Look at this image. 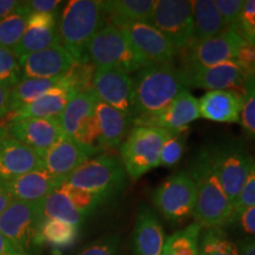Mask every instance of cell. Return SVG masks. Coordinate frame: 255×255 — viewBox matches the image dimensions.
Wrapping results in <instances>:
<instances>
[{
	"mask_svg": "<svg viewBox=\"0 0 255 255\" xmlns=\"http://www.w3.org/2000/svg\"><path fill=\"white\" fill-rule=\"evenodd\" d=\"M132 81L131 122L158 113L190 87L187 75L174 62L145 65Z\"/></svg>",
	"mask_w": 255,
	"mask_h": 255,
	"instance_id": "obj_1",
	"label": "cell"
},
{
	"mask_svg": "<svg viewBox=\"0 0 255 255\" xmlns=\"http://www.w3.org/2000/svg\"><path fill=\"white\" fill-rule=\"evenodd\" d=\"M188 171L196 186L197 197L193 216L197 225L205 228L227 226L234 214V207L216 177L209 150H200Z\"/></svg>",
	"mask_w": 255,
	"mask_h": 255,
	"instance_id": "obj_2",
	"label": "cell"
},
{
	"mask_svg": "<svg viewBox=\"0 0 255 255\" xmlns=\"http://www.w3.org/2000/svg\"><path fill=\"white\" fill-rule=\"evenodd\" d=\"M107 25L102 1L70 0L58 24L59 43L76 62H89L87 47L92 37Z\"/></svg>",
	"mask_w": 255,
	"mask_h": 255,
	"instance_id": "obj_3",
	"label": "cell"
},
{
	"mask_svg": "<svg viewBox=\"0 0 255 255\" xmlns=\"http://www.w3.org/2000/svg\"><path fill=\"white\" fill-rule=\"evenodd\" d=\"M175 132L154 127L133 126L120 148L121 163L132 181L159 167L161 151Z\"/></svg>",
	"mask_w": 255,
	"mask_h": 255,
	"instance_id": "obj_4",
	"label": "cell"
},
{
	"mask_svg": "<svg viewBox=\"0 0 255 255\" xmlns=\"http://www.w3.org/2000/svg\"><path fill=\"white\" fill-rule=\"evenodd\" d=\"M87 58L96 68H115L128 73L149 65L119 27L105 25L89 41Z\"/></svg>",
	"mask_w": 255,
	"mask_h": 255,
	"instance_id": "obj_5",
	"label": "cell"
},
{
	"mask_svg": "<svg viewBox=\"0 0 255 255\" xmlns=\"http://www.w3.org/2000/svg\"><path fill=\"white\" fill-rule=\"evenodd\" d=\"M128 175L119 158L103 154L89 158L66 178L65 183L90 191L104 201L122 191L127 186Z\"/></svg>",
	"mask_w": 255,
	"mask_h": 255,
	"instance_id": "obj_6",
	"label": "cell"
},
{
	"mask_svg": "<svg viewBox=\"0 0 255 255\" xmlns=\"http://www.w3.org/2000/svg\"><path fill=\"white\" fill-rule=\"evenodd\" d=\"M239 25L229 26L222 33L203 41H194L181 51V69L189 76L197 70L210 68L216 64L235 60L238 49L244 43Z\"/></svg>",
	"mask_w": 255,
	"mask_h": 255,
	"instance_id": "obj_7",
	"label": "cell"
},
{
	"mask_svg": "<svg viewBox=\"0 0 255 255\" xmlns=\"http://www.w3.org/2000/svg\"><path fill=\"white\" fill-rule=\"evenodd\" d=\"M43 221L40 201L13 200L0 215V232L24 255H31L38 245V233Z\"/></svg>",
	"mask_w": 255,
	"mask_h": 255,
	"instance_id": "obj_8",
	"label": "cell"
},
{
	"mask_svg": "<svg viewBox=\"0 0 255 255\" xmlns=\"http://www.w3.org/2000/svg\"><path fill=\"white\" fill-rule=\"evenodd\" d=\"M196 186L189 171L182 170L165 178L152 193V203L168 221L181 222L193 215Z\"/></svg>",
	"mask_w": 255,
	"mask_h": 255,
	"instance_id": "obj_9",
	"label": "cell"
},
{
	"mask_svg": "<svg viewBox=\"0 0 255 255\" xmlns=\"http://www.w3.org/2000/svg\"><path fill=\"white\" fill-rule=\"evenodd\" d=\"M98 101L94 88L73 96L58 117L64 136L82 145L98 148V126L95 115Z\"/></svg>",
	"mask_w": 255,
	"mask_h": 255,
	"instance_id": "obj_10",
	"label": "cell"
},
{
	"mask_svg": "<svg viewBox=\"0 0 255 255\" xmlns=\"http://www.w3.org/2000/svg\"><path fill=\"white\" fill-rule=\"evenodd\" d=\"M209 155L216 177L234 207L235 201L246 182L254 156L242 145L234 143L210 149Z\"/></svg>",
	"mask_w": 255,
	"mask_h": 255,
	"instance_id": "obj_11",
	"label": "cell"
},
{
	"mask_svg": "<svg viewBox=\"0 0 255 255\" xmlns=\"http://www.w3.org/2000/svg\"><path fill=\"white\" fill-rule=\"evenodd\" d=\"M152 24L170 40L178 53L195 41L193 5L188 0H157Z\"/></svg>",
	"mask_w": 255,
	"mask_h": 255,
	"instance_id": "obj_12",
	"label": "cell"
},
{
	"mask_svg": "<svg viewBox=\"0 0 255 255\" xmlns=\"http://www.w3.org/2000/svg\"><path fill=\"white\" fill-rule=\"evenodd\" d=\"M128 39L148 64L173 63L178 55L170 40L152 24L144 21H129L119 25Z\"/></svg>",
	"mask_w": 255,
	"mask_h": 255,
	"instance_id": "obj_13",
	"label": "cell"
},
{
	"mask_svg": "<svg viewBox=\"0 0 255 255\" xmlns=\"http://www.w3.org/2000/svg\"><path fill=\"white\" fill-rule=\"evenodd\" d=\"M197 119H200L199 100L186 90L158 113L133 121L132 124L178 132L188 130L189 124Z\"/></svg>",
	"mask_w": 255,
	"mask_h": 255,
	"instance_id": "obj_14",
	"label": "cell"
},
{
	"mask_svg": "<svg viewBox=\"0 0 255 255\" xmlns=\"http://www.w3.org/2000/svg\"><path fill=\"white\" fill-rule=\"evenodd\" d=\"M132 87L131 76L115 68H97L92 78V88L98 100L129 116L131 115Z\"/></svg>",
	"mask_w": 255,
	"mask_h": 255,
	"instance_id": "obj_15",
	"label": "cell"
},
{
	"mask_svg": "<svg viewBox=\"0 0 255 255\" xmlns=\"http://www.w3.org/2000/svg\"><path fill=\"white\" fill-rule=\"evenodd\" d=\"M8 136L40 154L64 137L58 119H24L8 123Z\"/></svg>",
	"mask_w": 255,
	"mask_h": 255,
	"instance_id": "obj_16",
	"label": "cell"
},
{
	"mask_svg": "<svg viewBox=\"0 0 255 255\" xmlns=\"http://www.w3.org/2000/svg\"><path fill=\"white\" fill-rule=\"evenodd\" d=\"M101 151L97 146H87L64 136L43 154V169L56 177L66 180L85 161Z\"/></svg>",
	"mask_w": 255,
	"mask_h": 255,
	"instance_id": "obj_17",
	"label": "cell"
},
{
	"mask_svg": "<svg viewBox=\"0 0 255 255\" xmlns=\"http://www.w3.org/2000/svg\"><path fill=\"white\" fill-rule=\"evenodd\" d=\"M247 73L235 60H227L187 76L189 85L210 91H235L244 94Z\"/></svg>",
	"mask_w": 255,
	"mask_h": 255,
	"instance_id": "obj_18",
	"label": "cell"
},
{
	"mask_svg": "<svg viewBox=\"0 0 255 255\" xmlns=\"http://www.w3.org/2000/svg\"><path fill=\"white\" fill-rule=\"evenodd\" d=\"M43 169V154L15 139L6 138L0 144V182Z\"/></svg>",
	"mask_w": 255,
	"mask_h": 255,
	"instance_id": "obj_19",
	"label": "cell"
},
{
	"mask_svg": "<svg viewBox=\"0 0 255 255\" xmlns=\"http://www.w3.org/2000/svg\"><path fill=\"white\" fill-rule=\"evenodd\" d=\"M23 79L56 78L65 75L76 62L69 51L62 45L31 53L19 59Z\"/></svg>",
	"mask_w": 255,
	"mask_h": 255,
	"instance_id": "obj_20",
	"label": "cell"
},
{
	"mask_svg": "<svg viewBox=\"0 0 255 255\" xmlns=\"http://www.w3.org/2000/svg\"><path fill=\"white\" fill-rule=\"evenodd\" d=\"M56 45H60L56 14L31 13L23 38L12 51L20 59Z\"/></svg>",
	"mask_w": 255,
	"mask_h": 255,
	"instance_id": "obj_21",
	"label": "cell"
},
{
	"mask_svg": "<svg viewBox=\"0 0 255 255\" xmlns=\"http://www.w3.org/2000/svg\"><path fill=\"white\" fill-rule=\"evenodd\" d=\"M98 126L97 145L101 150L116 151L126 139L131 119L129 115L116 110L110 105L98 101L95 107Z\"/></svg>",
	"mask_w": 255,
	"mask_h": 255,
	"instance_id": "obj_22",
	"label": "cell"
},
{
	"mask_svg": "<svg viewBox=\"0 0 255 255\" xmlns=\"http://www.w3.org/2000/svg\"><path fill=\"white\" fill-rule=\"evenodd\" d=\"M65 181L49 174L45 169H38L4 184L12 200L38 202L59 188Z\"/></svg>",
	"mask_w": 255,
	"mask_h": 255,
	"instance_id": "obj_23",
	"label": "cell"
},
{
	"mask_svg": "<svg viewBox=\"0 0 255 255\" xmlns=\"http://www.w3.org/2000/svg\"><path fill=\"white\" fill-rule=\"evenodd\" d=\"M164 245L165 235L158 218L149 207L142 206L133 228V252L136 255H162Z\"/></svg>",
	"mask_w": 255,
	"mask_h": 255,
	"instance_id": "obj_24",
	"label": "cell"
},
{
	"mask_svg": "<svg viewBox=\"0 0 255 255\" xmlns=\"http://www.w3.org/2000/svg\"><path fill=\"white\" fill-rule=\"evenodd\" d=\"M73 96L76 94L71 89L65 87L55 88L38 100L11 111L8 114L9 119L6 122L11 123L24 119H58Z\"/></svg>",
	"mask_w": 255,
	"mask_h": 255,
	"instance_id": "obj_25",
	"label": "cell"
},
{
	"mask_svg": "<svg viewBox=\"0 0 255 255\" xmlns=\"http://www.w3.org/2000/svg\"><path fill=\"white\" fill-rule=\"evenodd\" d=\"M244 96L235 91H208L199 100L200 116L219 123H237Z\"/></svg>",
	"mask_w": 255,
	"mask_h": 255,
	"instance_id": "obj_26",
	"label": "cell"
},
{
	"mask_svg": "<svg viewBox=\"0 0 255 255\" xmlns=\"http://www.w3.org/2000/svg\"><path fill=\"white\" fill-rule=\"evenodd\" d=\"M155 4L154 0H113L102 1V7L108 25L119 26L129 21H144L152 24Z\"/></svg>",
	"mask_w": 255,
	"mask_h": 255,
	"instance_id": "obj_27",
	"label": "cell"
},
{
	"mask_svg": "<svg viewBox=\"0 0 255 255\" xmlns=\"http://www.w3.org/2000/svg\"><path fill=\"white\" fill-rule=\"evenodd\" d=\"M58 87H65L71 89L65 75L56 78L21 79V82H19L14 88L11 89V111L17 110L19 108L23 107V105H26L31 103V102L38 100L44 94H46L47 91Z\"/></svg>",
	"mask_w": 255,
	"mask_h": 255,
	"instance_id": "obj_28",
	"label": "cell"
},
{
	"mask_svg": "<svg viewBox=\"0 0 255 255\" xmlns=\"http://www.w3.org/2000/svg\"><path fill=\"white\" fill-rule=\"evenodd\" d=\"M191 5L195 41H203L218 36L228 27L213 0H195L191 1Z\"/></svg>",
	"mask_w": 255,
	"mask_h": 255,
	"instance_id": "obj_29",
	"label": "cell"
},
{
	"mask_svg": "<svg viewBox=\"0 0 255 255\" xmlns=\"http://www.w3.org/2000/svg\"><path fill=\"white\" fill-rule=\"evenodd\" d=\"M79 235L78 226L58 221V220H43L38 233V245L46 244L53 251L68 250L77 241Z\"/></svg>",
	"mask_w": 255,
	"mask_h": 255,
	"instance_id": "obj_30",
	"label": "cell"
},
{
	"mask_svg": "<svg viewBox=\"0 0 255 255\" xmlns=\"http://www.w3.org/2000/svg\"><path fill=\"white\" fill-rule=\"evenodd\" d=\"M40 212L43 220H58L78 227L85 219V216L72 205L68 196L58 188L40 200Z\"/></svg>",
	"mask_w": 255,
	"mask_h": 255,
	"instance_id": "obj_31",
	"label": "cell"
},
{
	"mask_svg": "<svg viewBox=\"0 0 255 255\" xmlns=\"http://www.w3.org/2000/svg\"><path fill=\"white\" fill-rule=\"evenodd\" d=\"M202 227L191 223L165 239L162 255H200V235Z\"/></svg>",
	"mask_w": 255,
	"mask_h": 255,
	"instance_id": "obj_32",
	"label": "cell"
},
{
	"mask_svg": "<svg viewBox=\"0 0 255 255\" xmlns=\"http://www.w3.org/2000/svg\"><path fill=\"white\" fill-rule=\"evenodd\" d=\"M30 14L23 1H20V5L12 13L0 21V46L13 50L18 45L26 30Z\"/></svg>",
	"mask_w": 255,
	"mask_h": 255,
	"instance_id": "obj_33",
	"label": "cell"
},
{
	"mask_svg": "<svg viewBox=\"0 0 255 255\" xmlns=\"http://www.w3.org/2000/svg\"><path fill=\"white\" fill-rule=\"evenodd\" d=\"M200 255H240L237 244L222 228H207L200 241Z\"/></svg>",
	"mask_w": 255,
	"mask_h": 255,
	"instance_id": "obj_34",
	"label": "cell"
},
{
	"mask_svg": "<svg viewBox=\"0 0 255 255\" xmlns=\"http://www.w3.org/2000/svg\"><path fill=\"white\" fill-rule=\"evenodd\" d=\"M244 104L240 113L242 129L250 138L255 139V75L247 76L244 85Z\"/></svg>",
	"mask_w": 255,
	"mask_h": 255,
	"instance_id": "obj_35",
	"label": "cell"
},
{
	"mask_svg": "<svg viewBox=\"0 0 255 255\" xmlns=\"http://www.w3.org/2000/svg\"><path fill=\"white\" fill-rule=\"evenodd\" d=\"M23 79L19 58L13 51L0 46V84L2 87L14 88Z\"/></svg>",
	"mask_w": 255,
	"mask_h": 255,
	"instance_id": "obj_36",
	"label": "cell"
},
{
	"mask_svg": "<svg viewBox=\"0 0 255 255\" xmlns=\"http://www.w3.org/2000/svg\"><path fill=\"white\" fill-rule=\"evenodd\" d=\"M58 189L68 196V199L71 201L72 205L84 216L91 214L97 208V206H100L102 202H104L103 197L97 195V194L79 189V188H76L65 182Z\"/></svg>",
	"mask_w": 255,
	"mask_h": 255,
	"instance_id": "obj_37",
	"label": "cell"
},
{
	"mask_svg": "<svg viewBox=\"0 0 255 255\" xmlns=\"http://www.w3.org/2000/svg\"><path fill=\"white\" fill-rule=\"evenodd\" d=\"M188 130L175 132L167 139L161 151L159 165L165 168H173L178 164L186 150Z\"/></svg>",
	"mask_w": 255,
	"mask_h": 255,
	"instance_id": "obj_38",
	"label": "cell"
},
{
	"mask_svg": "<svg viewBox=\"0 0 255 255\" xmlns=\"http://www.w3.org/2000/svg\"><path fill=\"white\" fill-rule=\"evenodd\" d=\"M96 66L90 62H75L69 71L65 73L70 88L76 94L83 92L92 88V78H94Z\"/></svg>",
	"mask_w": 255,
	"mask_h": 255,
	"instance_id": "obj_39",
	"label": "cell"
},
{
	"mask_svg": "<svg viewBox=\"0 0 255 255\" xmlns=\"http://www.w3.org/2000/svg\"><path fill=\"white\" fill-rule=\"evenodd\" d=\"M255 206V157L240 195L234 203V214ZM233 214V215H234ZM233 218V216H232Z\"/></svg>",
	"mask_w": 255,
	"mask_h": 255,
	"instance_id": "obj_40",
	"label": "cell"
},
{
	"mask_svg": "<svg viewBox=\"0 0 255 255\" xmlns=\"http://www.w3.org/2000/svg\"><path fill=\"white\" fill-rule=\"evenodd\" d=\"M244 2L241 0H215L214 4L225 24L229 27L239 25Z\"/></svg>",
	"mask_w": 255,
	"mask_h": 255,
	"instance_id": "obj_41",
	"label": "cell"
},
{
	"mask_svg": "<svg viewBox=\"0 0 255 255\" xmlns=\"http://www.w3.org/2000/svg\"><path fill=\"white\" fill-rule=\"evenodd\" d=\"M239 30L245 40H255V0H248L244 2V7L239 21Z\"/></svg>",
	"mask_w": 255,
	"mask_h": 255,
	"instance_id": "obj_42",
	"label": "cell"
},
{
	"mask_svg": "<svg viewBox=\"0 0 255 255\" xmlns=\"http://www.w3.org/2000/svg\"><path fill=\"white\" fill-rule=\"evenodd\" d=\"M227 226H234L244 234L255 238V206L233 215Z\"/></svg>",
	"mask_w": 255,
	"mask_h": 255,
	"instance_id": "obj_43",
	"label": "cell"
},
{
	"mask_svg": "<svg viewBox=\"0 0 255 255\" xmlns=\"http://www.w3.org/2000/svg\"><path fill=\"white\" fill-rule=\"evenodd\" d=\"M119 244L120 238L117 235H111L92 244L79 255H115L119 248Z\"/></svg>",
	"mask_w": 255,
	"mask_h": 255,
	"instance_id": "obj_44",
	"label": "cell"
},
{
	"mask_svg": "<svg viewBox=\"0 0 255 255\" xmlns=\"http://www.w3.org/2000/svg\"><path fill=\"white\" fill-rule=\"evenodd\" d=\"M235 62L244 69L247 75L254 73L255 70V44L252 41L244 40L238 49Z\"/></svg>",
	"mask_w": 255,
	"mask_h": 255,
	"instance_id": "obj_45",
	"label": "cell"
},
{
	"mask_svg": "<svg viewBox=\"0 0 255 255\" xmlns=\"http://www.w3.org/2000/svg\"><path fill=\"white\" fill-rule=\"evenodd\" d=\"M25 7L30 13H50L56 14L57 8L62 4L59 0H30L23 1Z\"/></svg>",
	"mask_w": 255,
	"mask_h": 255,
	"instance_id": "obj_46",
	"label": "cell"
},
{
	"mask_svg": "<svg viewBox=\"0 0 255 255\" xmlns=\"http://www.w3.org/2000/svg\"><path fill=\"white\" fill-rule=\"evenodd\" d=\"M11 111V89L0 84V120Z\"/></svg>",
	"mask_w": 255,
	"mask_h": 255,
	"instance_id": "obj_47",
	"label": "cell"
},
{
	"mask_svg": "<svg viewBox=\"0 0 255 255\" xmlns=\"http://www.w3.org/2000/svg\"><path fill=\"white\" fill-rule=\"evenodd\" d=\"M238 250L240 255H255V238L247 237L238 242Z\"/></svg>",
	"mask_w": 255,
	"mask_h": 255,
	"instance_id": "obj_48",
	"label": "cell"
},
{
	"mask_svg": "<svg viewBox=\"0 0 255 255\" xmlns=\"http://www.w3.org/2000/svg\"><path fill=\"white\" fill-rule=\"evenodd\" d=\"M19 5H20V1H17V0H0V21L7 17L9 13H12Z\"/></svg>",
	"mask_w": 255,
	"mask_h": 255,
	"instance_id": "obj_49",
	"label": "cell"
},
{
	"mask_svg": "<svg viewBox=\"0 0 255 255\" xmlns=\"http://www.w3.org/2000/svg\"><path fill=\"white\" fill-rule=\"evenodd\" d=\"M0 255H24L15 250L13 245L6 239L0 232Z\"/></svg>",
	"mask_w": 255,
	"mask_h": 255,
	"instance_id": "obj_50",
	"label": "cell"
},
{
	"mask_svg": "<svg viewBox=\"0 0 255 255\" xmlns=\"http://www.w3.org/2000/svg\"><path fill=\"white\" fill-rule=\"evenodd\" d=\"M12 197L8 194L7 189H6L5 184L0 182V215L5 212V209L9 206V203L12 202Z\"/></svg>",
	"mask_w": 255,
	"mask_h": 255,
	"instance_id": "obj_51",
	"label": "cell"
},
{
	"mask_svg": "<svg viewBox=\"0 0 255 255\" xmlns=\"http://www.w3.org/2000/svg\"><path fill=\"white\" fill-rule=\"evenodd\" d=\"M8 137V123L5 121V122L0 123V144Z\"/></svg>",
	"mask_w": 255,
	"mask_h": 255,
	"instance_id": "obj_52",
	"label": "cell"
},
{
	"mask_svg": "<svg viewBox=\"0 0 255 255\" xmlns=\"http://www.w3.org/2000/svg\"><path fill=\"white\" fill-rule=\"evenodd\" d=\"M254 75H255V70H254Z\"/></svg>",
	"mask_w": 255,
	"mask_h": 255,
	"instance_id": "obj_53",
	"label": "cell"
},
{
	"mask_svg": "<svg viewBox=\"0 0 255 255\" xmlns=\"http://www.w3.org/2000/svg\"><path fill=\"white\" fill-rule=\"evenodd\" d=\"M254 44H255V40H254Z\"/></svg>",
	"mask_w": 255,
	"mask_h": 255,
	"instance_id": "obj_54",
	"label": "cell"
}]
</instances>
